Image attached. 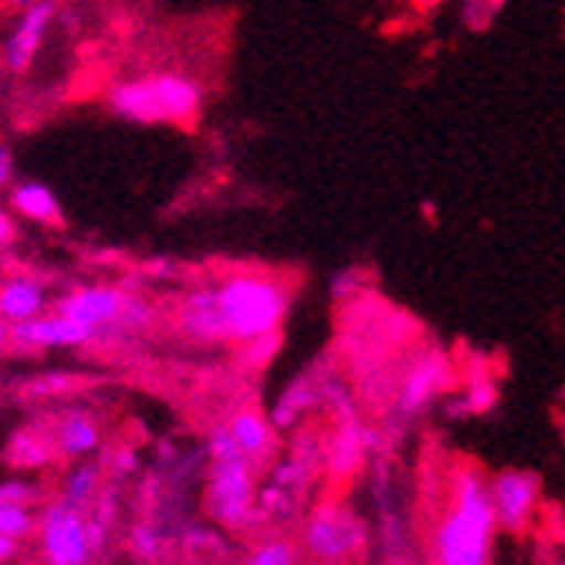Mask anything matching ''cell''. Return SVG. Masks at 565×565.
Here are the masks:
<instances>
[{"label": "cell", "instance_id": "obj_26", "mask_svg": "<svg viewBox=\"0 0 565 565\" xmlns=\"http://www.w3.org/2000/svg\"><path fill=\"white\" fill-rule=\"evenodd\" d=\"M14 180V160H11V149L0 146V186H11Z\"/></svg>", "mask_w": 565, "mask_h": 565}, {"label": "cell", "instance_id": "obj_7", "mask_svg": "<svg viewBox=\"0 0 565 565\" xmlns=\"http://www.w3.org/2000/svg\"><path fill=\"white\" fill-rule=\"evenodd\" d=\"M41 552L47 562L55 565H82L92 558V542H88V525L82 508L72 501H58L44 511L41 522Z\"/></svg>", "mask_w": 565, "mask_h": 565}, {"label": "cell", "instance_id": "obj_21", "mask_svg": "<svg viewBox=\"0 0 565 565\" xmlns=\"http://www.w3.org/2000/svg\"><path fill=\"white\" fill-rule=\"evenodd\" d=\"M34 532V515L28 504H0V535L24 539Z\"/></svg>", "mask_w": 565, "mask_h": 565}, {"label": "cell", "instance_id": "obj_3", "mask_svg": "<svg viewBox=\"0 0 565 565\" xmlns=\"http://www.w3.org/2000/svg\"><path fill=\"white\" fill-rule=\"evenodd\" d=\"M203 88L183 75H152L122 82L109 92V106L129 122H190L200 113Z\"/></svg>", "mask_w": 565, "mask_h": 565}, {"label": "cell", "instance_id": "obj_30", "mask_svg": "<svg viewBox=\"0 0 565 565\" xmlns=\"http://www.w3.org/2000/svg\"><path fill=\"white\" fill-rule=\"evenodd\" d=\"M14 4H18V8H28V4H31V0H14Z\"/></svg>", "mask_w": 565, "mask_h": 565}, {"label": "cell", "instance_id": "obj_15", "mask_svg": "<svg viewBox=\"0 0 565 565\" xmlns=\"http://www.w3.org/2000/svg\"><path fill=\"white\" fill-rule=\"evenodd\" d=\"M11 203L21 217L38 221V224H58V217H62L58 196L51 193L44 183H18L11 193Z\"/></svg>", "mask_w": 565, "mask_h": 565}, {"label": "cell", "instance_id": "obj_13", "mask_svg": "<svg viewBox=\"0 0 565 565\" xmlns=\"http://www.w3.org/2000/svg\"><path fill=\"white\" fill-rule=\"evenodd\" d=\"M180 326L190 339L221 342V312H217L214 288H200L186 295V301L180 305Z\"/></svg>", "mask_w": 565, "mask_h": 565}, {"label": "cell", "instance_id": "obj_12", "mask_svg": "<svg viewBox=\"0 0 565 565\" xmlns=\"http://www.w3.org/2000/svg\"><path fill=\"white\" fill-rule=\"evenodd\" d=\"M373 447V434L359 427L352 417H339V430H335V440L332 447L326 450V465L335 478H349L359 465H363V457L370 454Z\"/></svg>", "mask_w": 565, "mask_h": 565}, {"label": "cell", "instance_id": "obj_1", "mask_svg": "<svg viewBox=\"0 0 565 565\" xmlns=\"http://www.w3.org/2000/svg\"><path fill=\"white\" fill-rule=\"evenodd\" d=\"M494 504L491 481L475 465H457L450 471L447 504L434 529L430 558L440 565H484L494 545Z\"/></svg>", "mask_w": 565, "mask_h": 565}, {"label": "cell", "instance_id": "obj_5", "mask_svg": "<svg viewBox=\"0 0 565 565\" xmlns=\"http://www.w3.org/2000/svg\"><path fill=\"white\" fill-rule=\"evenodd\" d=\"M366 539H370L366 525L339 504L319 508L301 532L305 552L319 562H345L366 548Z\"/></svg>", "mask_w": 565, "mask_h": 565}, {"label": "cell", "instance_id": "obj_10", "mask_svg": "<svg viewBox=\"0 0 565 565\" xmlns=\"http://www.w3.org/2000/svg\"><path fill=\"white\" fill-rule=\"evenodd\" d=\"M95 332L62 312L55 316H34L11 326V345L18 349H55V345H82Z\"/></svg>", "mask_w": 565, "mask_h": 565}, {"label": "cell", "instance_id": "obj_20", "mask_svg": "<svg viewBox=\"0 0 565 565\" xmlns=\"http://www.w3.org/2000/svg\"><path fill=\"white\" fill-rule=\"evenodd\" d=\"M95 494H98V468H92V465L75 468L72 478H68V484H65V501L85 508Z\"/></svg>", "mask_w": 565, "mask_h": 565}, {"label": "cell", "instance_id": "obj_4", "mask_svg": "<svg viewBox=\"0 0 565 565\" xmlns=\"http://www.w3.org/2000/svg\"><path fill=\"white\" fill-rule=\"evenodd\" d=\"M207 508L217 525L241 529L254 515V471L247 454L214 457L211 484H207Z\"/></svg>", "mask_w": 565, "mask_h": 565}, {"label": "cell", "instance_id": "obj_2", "mask_svg": "<svg viewBox=\"0 0 565 565\" xmlns=\"http://www.w3.org/2000/svg\"><path fill=\"white\" fill-rule=\"evenodd\" d=\"M221 342H247L254 335L278 332L288 316V288L268 275H231L217 288Z\"/></svg>", "mask_w": 565, "mask_h": 565}, {"label": "cell", "instance_id": "obj_14", "mask_svg": "<svg viewBox=\"0 0 565 565\" xmlns=\"http://www.w3.org/2000/svg\"><path fill=\"white\" fill-rule=\"evenodd\" d=\"M41 308H44V288L38 281L11 278L0 285V319H8L11 326L41 316Z\"/></svg>", "mask_w": 565, "mask_h": 565}, {"label": "cell", "instance_id": "obj_8", "mask_svg": "<svg viewBox=\"0 0 565 565\" xmlns=\"http://www.w3.org/2000/svg\"><path fill=\"white\" fill-rule=\"evenodd\" d=\"M542 481L532 471H501L491 478V504L501 532H522L535 519Z\"/></svg>", "mask_w": 565, "mask_h": 565}, {"label": "cell", "instance_id": "obj_17", "mask_svg": "<svg viewBox=\"0 0 565 565\" xmlns=\"http://www.w3.org/2000/svg\"><path fill=\"white\" fill-rule=\"evenodd\" d=\"M231 434H234L237 447L250 460H262L271 450V427H268V420L258 417V414H250V409H244V414H237L231 420Z\"/></svg>", "mask_w": 565, "mask_h": 565}, {"label": "cell", "instance_id": "obj_16", "mask_svg": "<svg viewBox=\"0 0 565 565\" xmlns=\"http://www.w3.org/2000/svg\"><path fill=\"white\" fill-rule=\"evenodd\" d=\"M98 444V427L92 417L85 414H65L58 420V430H55V450L65 454V457H82L88 450H95Z\"/></svg>", "mask_w": 565, "mask_h": 565}, {"label": "cell", "instance_id": "obj_6", "mask_svg": "<svg viewBox=\"0 0 565 565\" xmlns=\"http://www.w3.org/2000/svg\"><path fill=\"white\" fill-rule=\"evenodd\" d=\"M55 312L88 326L92 332L106 326H142L149 316L142 301L122 295L119 288H78L55 305Z\"/></svg>", "mask_w": 565, "mask_h": 565}, {"label": "cell", "instance_id": "obj_25", "mask_svg": "<svg viewBox=\"0 0 565 565\" xmlns=\"http://www.w3.org/2000/svg\"><path fill=\"white\" fill-rule=\"evenodd\" d=\"M34 498V488L24 481H8L0 484V504H28Z\"/></svg>", "mask_w": 565, "mask_h": 565}, {"label": "cell", "instance_id": "obj_18", "mask_svg": "<svg viewBox=\"0 0 565 565\" xmlns=\"http://www.w3.org/2000/svg\"><path fill=\"white\" fill-rule=\"evenodd\" d=\"M316 399H319V386H312V383H295L291 390H285V396L271 409L275 427H291L308 406H316Z\"/></svg>", "mask_w": 565, "mask_h": 565}, {"label": "cell", "instance_id": "obj_24", "mask_svg": "<svg viewBox=\"0 0 565 565\" xmlns=\"http://www.w3.org/2000/svg\"><path fill=\"white\" fill-rule=\"evenodd\" d=\"M160 548H163V535L157 525H136L132 532V552L139 558H160Z\"/></svg>", "mask_w": 565, "mask_h": 565}, {"label": "cell", "instance_id": "obj_27", "mask_svg": "<svg viewBox=\"0 0 565 565\" xmlns=\"http://www.w3.org/2000/svg\"><path fill=\"white\" fill-rule=\"evenodd\" d=\"M14 552H18V539H11V535H0V562L14 558Z\"/></svg>", "mask_w": 565, "mask_h": 565}, {"label": "cell", "instance_id": "obj_28", "mask_svg": "<svg viewBox=\"0 0 565 565\" xmlns=\"http://www.w3.org/2000/svg\"><path fill=\"white\" fill-rule=\"evenodd\" d=\"M11 237H14V224H11V217L4 211H0V247H4Z\"/></svg>", "mask_w": 565, "mask_h": 565}, {"label": "cell", "instance_id": "obj_23", "mask_svg": "<svg viewBox=\"0 0 565 565\" xmlns=\"http://www.w3.org/2000/svg\"><path fill=\"white\" fill-rule=\"evenodd\" d=\"M295 558H298V552H295L288 542H281V539L265 542L258 552H250V555H247L250 565H291Z\"/></svg>", "mask_w": 565, "mask_h": 565}, {"label": "cell", "instance_id": "obj_29", "mask_svg": "<svg viewBox=\"0 0 565 565\" xmlns=\"http://www.w3.org/2000/svg\"><path fill=\"white\" fill-rule=\"evenodd\" d=\"M11 345V322L8 319H0V349Z\"/></svg>", "mask_w": 565, "mask_h": 565}, {"label": "cell", "instance_id": "obj_9", "mask_svg": "<svg viewBox=\"0 0 565 565\" xmlns=\"http://www.w3.org/2000/svg\"><path fill=\"white\" fill-rule=\"evenodd\" d=\"M450 383V363L444 352H424L406 366L399 390H396V409L399 417H417L420 409L430 406V399Z\"/></svg>", "mask_w": 565, "mask_h": 565}, {"label": "cell", "instance_id": "obj_22", "mask_svg": "<svg viewBox=\"0 0 565 565\" xmlns=\"http://www.w3.org/2000/svg\"><path fill=\"white\" fill-rule=\"evenodd\" d=\"M241 345H244V363H247V366H265L268 359L278 352V345H281V332L254 335V339H247V342H241Z\"/></svg>", "mask_w": 565, "mask_h": 565}, {"label": "cell", "instance_id": "obj_19", "mask_svg": "<svg viewBox=\"0 0 565 565\" xmlns=\"http://www.w3.org/2000/svg\"><path fill=\"white\" fill-rule=\"evenodd\" d=\"M51 454H55V440H41L34 434H21L11 444V457L18 460V465L41 468V465H47V460H51Z\"/></svg>", "mask_w": 565, "mask_h": 565}, {"label": "cell", "instance_id": "obj_11", "mask_svg": "<svg viewBox=\"0 0 565 565\" xmlns=\"http://www.w3.org/2000/svg\"><path fill=\"white\" fill-rule=\"evenodd\" d=\"M51 21H55V4H51V0H31L21 14V21H18V28H14V34L8 38V47H4L8 68L24 72L34 62Z\"/></svg>", "mask_w": 565, "mask_h": 565}]
</instances>
